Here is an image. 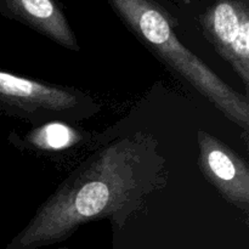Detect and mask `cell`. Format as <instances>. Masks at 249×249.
<instances>
[{
  "label": "cell",
  "instance_id": "6da1fadb",
  "mask_svg": "<svg viewBox=\"0 0 249 249\" xmlns=\"http://www.w3.org/2000/svg\"><path fill=\"white\" fill-rule=\"evenodd\" d=\"M165 174V158L152 135L121 136L68 175L5 249L48 247L102 219L123 228L164 186Z\"/></svg>",
  "mask_w": 249,
  "mask_h": 249
},
{
  "label": "cell",
  "instance_id": "7a4b0ae2",
  "mask_svg": "<svg viewBox=\"0 0 249 249\" xmlns=\"http://www.w3.org/2000/svg\"><path fill=\"white\" fill-rule=\"evenodd\" d=\"M126 28L173 74L206 97L229 121L249 131L248 99L226 84L177 38L172 23L152 0H107Z\"/></svg>",
  "mask_w": 249,
  "mask_h": 249
},
{
  "label": "cell",
  "instance_id": "3957f363",
  "mask_svg": "<svg viewBox=\"0 0 249 249\" xmlns=\"http://www.w3.org/2000/svg\"><path fill=\"white\" fill-rule=\"evenodd\" d=\"M100 109L89 95L74 89L0 71V111L36 126L50 122H79Z\"/></svg>",
  "mask_w": 249,
  "mask_h": 249
},
{
  "label": "cell",
  "instance_id": "277c9868",
  "mask_svg": "<svg viewBox=\"0 0 249 249\" xmlns=\"http://www.w3.org/2000/svg\"><path fill=\"white\" fill-rule=\"evenodd\" d=\"M202 31L216 53L249 87L248 0H215L199 18Z\"/></svg>",
  "mask_w": 249,
  "mask_h": 249
},
{
  "label": "cell",
  "instance_id": "5b68a950",
  "mask_svg": "<svg viewBox=\"0 0 249 249\" xmlns=\"http://www.w3.org/2000/svg\"><path fill=\"white\" fill-rule=\"evenodd\" d=\"M198 167L228 203L249 211V167L245 160L218 138L204 130L197 135Z\"/></svg>",
  "mask_w": 249,
  "mask_h": 249
},
{
  "label": "cell",
  "instance_id": "8992f818",
  "mask_svg": "<svg viewBox=\"0 0 249 249\" xmlns=\"http://www.w3.org/2000/svg\"><path fill=\"white\" fill-rule=\"evenodd\" d=\"M0 12L62 48L79 51L77 36L55 0H0Z\"/></svg>",
  "mask_w": 249,
  "mask_h": 249
},
{
  "label": "cell",
  "instance_id": "52a82bcc",
  "mask_svg": "<svg viewBox=\"0 0 249 249\" xmlns=\"http://www.w3.org/2000/svg\"><path fill=\"white\" fill-rule=\"evenodd\" d=\"M84 140V134L70 123L50 122L24 134L26 147L41 152H61Z\"/></svg>",
  "mask_w": 249,
  "mask_h": 249
},
{
  "label": "cell",
  "instance_id": "ba28073f",
  "mask_svg": "<svg viewBox=\"0 0 249 249\" xmlns=\"http://www.w3.org/2000/svg\"><path fill=\"white\" fill-rule=\"evenodd\" d=\"M57 249H68V248H66V247H61V248H57Z\"/></svg>",
  "mask_w": 249,
  "mask_h": 249
}]
</instances>
